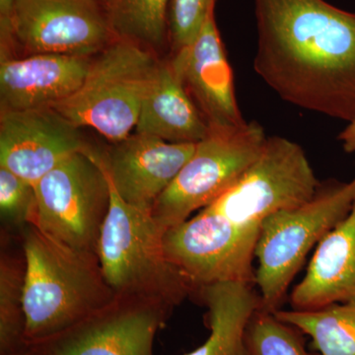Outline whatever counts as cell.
I'll list each match as a JSON object with an SVG mask.
<instances>
[{
    "instance_id": "18",
    "label": "cell",
    "mask_w": 355,
    "mask_h": 355,
    "mask_svg": "<svg viewBox=\"0 0 355 355\" xmlns=\"http://www.w3.org/2000/svg\"><path fill=\"white\" fill-rule=\"evenodd\" d=\"M196 293L207 306L210 334L200 347L184 355H246L248 323L261 307L254 284L218 282L200 287Z\"/></svg>"
},
{
    "instance_id": "7",
    "label": "cell",
    "mask_w": 355,
    "mask_h": 355,
    "mask_svg": "<svg viewBox=\"0 0 355 355\" xmlns=\"http://www.w3.org/2000/svg\"><path fill=\"white\" fill-rule=\"evenodd\" d=\"M268 137L256 121L235 130H210L154 205L158 225L166 233L223 195L259 158Z\"/></svg>"
},
{
    "instance_id": "11",
    "label": "cell",
    "mask_w": 355,
    "mask_h": 355,
    "mask_svg": "<svg viewBox=\"0 0 355 355\" xmlns=\"http://www.w3.org/2000/svg\"><path fill=\"white\" fill-rule=\"evenodd\" d=\"M173 309L146 299L116 296L67 330L30 345L39 355H154V340Z\"/></svg>"
},
{
    "instance_id": "1",
    "label": "cell",
    "mask_w": 355,
    "mask_h": 355,
    "mask_svg": "<svg viewBox=\"0 0 355 355\" xmlns=\"http://www.w3.org/2000/svg\"><path fill=\"white\" fill-rule=\"evenodd\" d=\"M254 69L280 99L355 120V13L324 0H254Z\"/></svg>"
},
{
    "instance_id": "6",
    "label": "cell",
    "mask_w": 355,
    "mask_h": 355,
    "mask_svg": "<svg viewBox=\"0 0 355 355\" xmlns=\"http://www.w3.org/2000/svg\"><path fill=\"white\" fill-rule=\"evenodd\" d=\"M36 225L67 246L97 254L111 205L102 154L92 148L73 154L35 186Z\"/></svg>"
},
{
    "instance_id": "15",
    "label": "cell",
    "mask_w": 355,
    "mask_h": 355,
    "mask_svg": "<svg viewBox=\"0 0 355 355\" xmlns=\"http://www.w3.org/2000/svg\"><path fill=\"white\" fill-rule=\"evenodd\" d=\"M92 58L64 55L1 57V112L53 108L76 92Z\"/></svg>"
},
{
    "instance_id": "28",
    "label": "cell",
    "mask_w": 355,
    "mask_h": 355,
    "mask_svg": "<svg viewBox=\"0 0 355 355\" xmlns=\"http://www.w3.org/2000/svg\"><path fill=\"white\" fill-rule=\"evenodd\" d=\"M97 1L101 2V3L105 4V6H108L110 3H111L113 0H97Z\"/></svg>"
},
{
    "instance_id": "2",
    "label": "cell",
    "mask_w": 355,
    "mask_h": 355,
    "mask_svg": "<svg viewBox=\"0 0 355 355\" xmlns=\"http://www.w3.org/2000/svg\"><path fill=\"white\" fill-rule=\"evenodd\" d=\"M25 340L35 345L62 333L116 298L98 254L81 251L40 230H25Z\"/></svg>"
},
{
    "instance_id": "25",
    "label": "cell",
    "mask_w": 355,
    "mask_h": 355,
    "mask_svg": "<svg viewBox=\"0 0 355 355\" xmlns=\"http://www.w3.org/2000/svg\"><path fill=\"white\" fill-rule=\"evenodd\" d=\"M338 139L342 142L345 153H355V120L349 123V125L340 133Z\"/></svg>"
},
{
    "instance_id": "20",
    "label": "cell",
    "mask_w": 355,
    "mask_h": 355,
    "mask_svg": "<svg viewBox=\"0 0 355 355\" xmlns=\"http://www.w3.org/2000/svg\"><path fill=\"white\" fill-rule=\"evenodd\" d=\"M170 3L171 0H113L107 13L114 36L160 50L169 38Z\"/></svg>"
},
{
    "instance_id": "22",
    "label": "cell",
    "mask_w": 355,
    "mask_h": 355,
    "mask_svg": "<svg viewBox=\"0 0 355 355\" xmlns=\"http://www.w3.org/2000/svg\"><path fill=\"white\" fill-rule=\"evenodd\" d=\"M245 345L246 355H310L298 329L261 307L248 323Z\"/></svg>"
},
{
    "instance_id": "24",
    "label": "cell",
    "mask_w": 355,
    "mask_h": 355,
    "mask_svg": "<svg viewBox=\"0 0 355 355\" xmlns=\"http://www.w3.org/2000/svg\"><path fill=\"white\" fill-rule=\"evenodd\" d=\"M216 3V0H171L168 27L174 53L196 41Z\"/></svg>"
},
{
    "instance_id": "27",
    "label": "cell",
    "mask_w": 355,
    "mask_h": 355,
    "mask_svg": "<svg viewBox=\"0 0 355 355\" xmlns=\"http://www.w3.org/2000/svg\"><path fill=\"white\" fill-rule=\"evenodd\" d=\"M12 355H39L37 354L36 350L33 349L32 347H30V345H28L26 349L20 350V352H16V354H14Z\"/></svg>"
},
{
    "instance_id": "3",
    "label": "cell",
    "mask_w": 355,
    "mask_h": 355,
    "mask_svg": "<svg viewBox=\"0 0 355 355\" xmlns=\"http://www.w3.org/2000/svg\"><path fill=\"white\" fill-rule=\"evenodd\" d=\"M108 179L111 205L97 249L105 279L116 296L146 299L174 310L195 288L168 258L165 231L151 211L125 202Z\"/></svg>"
},
{
    "instance_id": "14",
    "label": "cell",
    "mask_w": 355,
    "mask_h": 355,
    "mask_svg": "<svg viewBox=\"0 0 355 355\" xmlns=\"http://www.w3.org/2000/svg\"><path fill=\"white\" fill-rule=\"evenodd\" d=\"M171 60L210 130H235L247 123L236 99L234 76L214 10L196 41L176 51Z\"/></svg>"
},
{
    "instance_id": "8",
    "label": "cell",
    "mask_w": 355,
    "mask_h": 355,
    "mask_svg": "<svg viewBox=\"0 0 355 355\" xmlns=\"http://www.w3.org/2000/svg\"><path fill=\"white\" fill-rule=\"evenodd\" d=\"M1 57L64 55L91 58L116 37L107 6L97 0H16L0 19Z\"/></svg>"
},
{
    "instance_id": "23",
    "label": "cell",
    "mask_w": 355,
    "mask_h": 355,
    "mask_svg": "<svg viewBox=\"0 0 355 355\" xmlns=\"http://www.w3.org/2000/svg\"><path fill=\"white\" fill-rule=\"evenodd\" d=\"M0 212L2 219L14 225L37 221L35 187L3 167H0Z\"/></svg>"
},
{
    "instance_id": "17",
    "label": "cell",
    "mask_w": 355,
    "mask_h": 355,
    "mask_svg": "<svg viewBox=\"0 0 355 355\" xmlns=\"http://www.w3.org/2000/svg\"><path fill=\"white\" fill-rule=\"evenodd\" d=\"M135 128L173 144H198L209 135V125L171 60H160Z\"/></svg>"
},
{
    "instance_id": "4",
    "label": "cell",
    "mask_w": 355,
    "mask_h": 355,
    "mask_svg": "<svg viewBox=\"0 0 355 355\" xmlns=\"http://www.w3.org/2000/svg\"><path fill=\"white\" fill-rule=\"evenodd\" d=\"M355 202V177L350 182H321L314 197L295 209L266 217L256 247V286L261 308L275 313L312 248L343 221Z\"/></svg>"
},
{
    "instance_id": "9",
    "label": "cell",
    "mask_w": 355,
    "mask_h": 355,
    "mask_svg": "<svg viewBox=\"0 0 355 355\" xmlns=\"http://www.w3.org/2000/svg\"><path fill=\"white\" fill-rule=\"evenodd\" d=\"M320 184L302 146L275 135L268 137L243 176L205 209L240 225H261L275 212L309 202Z\"/></svg>"
},
{
    "instance_id": "19",
    "label": "cell",
    "mask_w": 355,
    "mask_h": 355,
    "mask_svg": "<svg viewBox=\"0 0 355 355\" xmlns=\"http://www.w3.org/2000/svg\"><path fill=\"white\" fill-rule=\"evenodd\" d=\"M275 314L309 336L320 355H355V302L311 311L279 309Z\"/></svg>"
},
{
    "instance_id": "12",
    "label": "cell",
    "mask_w": 355,
    "mask_h": 355,
    "mask_svg": "<svg viewBox=\"0 0 355 355\" xmlns=\"http://www.w3.org/2000/svg\"><path fill=\"white\" fill-rule=\"evenodd\" d=\"M89 148L78 128L51 107L0 114V167L32 186L65 159Z\"/></svg>"
},
{
    "instance_id": "5",
    "label": "cell",
    "mask_w": 355,
    "mask_h": 355,
    "mask_svg": "<svg viewBox=\"0 0 355 355\" xmlns=\"http://www.w3.org/2000/svg\"><path fill=\"white\" fill-rule=\"evenodd\" d=\"M159 64L153 50L114 39L92 60L80 88L53 108L77 128H94L116 144L137 128Z\"/></svg>"
},
{
    "instance_id": "21",
    "label": "cell",
    "mask_w": 355,
    "mask_h": 355,
    "mask_svg": "<svg viewBox=\"0 0 355 355\" xmlns=\"http://www.w3.org/2000/svg\"><path fill=\"white\" fill-rule=\"evenodd\" d=\"M24 252L0 257V355H12L26 343Z\"/></svg>"
},
{
    "instance_id": "16",
    "label": "cell",
    "mask_w": 355,
    "mask_h": 355,
    "mask_svg": "<svg viewBox=\"0 0 355 355\" xmlns=\"http://www.w3.org/2000/svg\"><path fill=\"white\" fill-rule=\"evenodd\" d=\"M355 302V202L349 216L318 244L304 279L294 287L291 309Z\"/></svg>"
},
{
    "instance_id": "26",
    "label": "cell",
    "mask_w": 355,
    "mask_h": 355,
    "mask_svg": "<svg viewBox=\"0 0 355 355\" xmlns=\"http://www.w3.org/2000/svg\"><path fill=\"white\" fill-rule=\"evenodd\" d=\"M16 0H0V19H6L10 16Z\"/></svg>"
},
{
    "instance_id": "13",
    "label": "cell",
    "mask_w": 355,
    "mask_h": 355,
    "mask_svg": "<svg viewBox=\"0 0 355 355\" xmlns=\"http://www.w3.org/2000/svg\"><path fill=\"white\" fill-rule=\"evenodd\" d=\"M196 146L197 144H173L135 132L116 142L102 159L119 196L132 207L153 211L159 197L195 153Z\"/></svg>"
},
{
    "instance_id": "10",
    "label": "cell",
    "mask_w": 355,
    "mask_h": 355,
    "mask_svg": "<svg viewBox=\"0 0 355 355\" xmlns=\"http://www.w3.org/2000/svg\"><path fill=\"white\" fill-rule=\"evenodd\" d=\"M261 225H240L200 209L193 218L166 231L164 248L169 260L196 291L218 282L256 286L253 261Z\"/></svg>"
}]
</instances>
